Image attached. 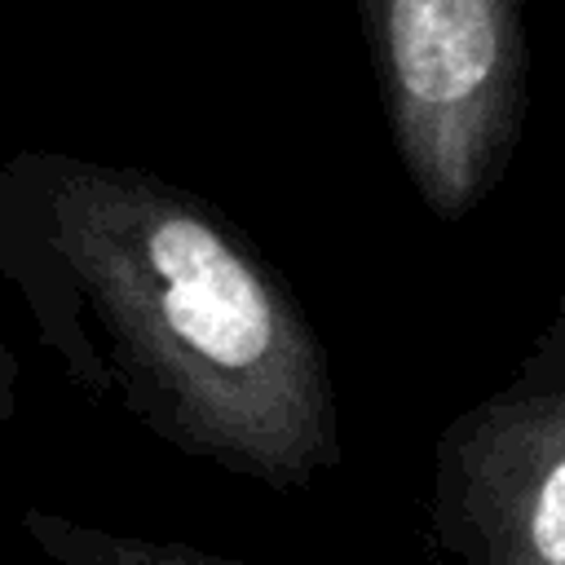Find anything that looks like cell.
<instances>
[{"mask_svg": "<svg viewBox=\"0 0 565 565\" xmlns=\"http://www.w3.org/2000/svg\"><path fill=\"white\" fill-rule=\"evenodd\" d=\"M0 274L71 384L190 459L296 490L340 459L327 349L207 199L119 163H0Z\"/></svg>", "mask_w": 565, "mask_h": 565, "instance_id": "obj_1", "label": "cell"}, {"mask_svg": "<svg viewBox=\"0 0 565 565\" xmlns=\"http://www.w3.org/2000/svg\"><path fill=\"white\" fill-rule=\"evenodd\" d=\"M397 159L441 221L508 172L530 97V0H353Z\"/></svg>", "mask_w": 565, "mask_h": 565, "instance_id": "obj_2", "label": "cell"}, {"mask_svg": "<svg viewBox=\"0 0 565 565\" xmlns=\"http://www.w3.org/2000/svg\"><path fill=\"white\" fill-rule=\"evenodd\" d=\"M437 547L477 565L565 561V331L552 322L512 384L481 397L437 441Z\"/></svg>", "mask_w": 565, "mask_h": 565, "instance_id": "obj_3", "label": "cell"}, {"mask_svg": "<svg viewBox=\"0 0 565 565\" xmlns=\"http://www.w3.org/2000/svg\"><path fill=\"white\" fill-rule=\"evenodd\" d=\"M26 530L44 552H53L62 561H79V565H146V561L207 565V552H199V547L159 543V539H110L88 525H66L49 512H26Z\"/></svg>", "mask_w": 565, "mask_h": 565, "instance_id": "obj_4", "label": "cell"}, {"mask_svg": "<svg viewBox=\"0 0 565 565\" xmlns=\"http://www.w3.org/2000/svg\"><path fill=\"white\" fill-rule=\"evenodd\" d=\"M13 415H18V362L0 340V419H13Z\"/></svg>", "mask_w": 565, "mask_h": 565, "instance_id": "obj_5", "label": "cell"}]
</instances>
